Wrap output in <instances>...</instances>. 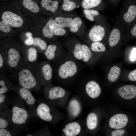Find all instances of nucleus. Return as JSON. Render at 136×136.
Returning a JSON list of instances; mask_svg holds the SVG:
<instances>
[{
  "mask_svg": "<svg viewBox=\"0 0 136 136\" xmlns=\"http://www.w3.org/2000/svg\"><path fill=\"white\" fill-rule=\"evenodd\" d=\"M37 67L28 64L23 60L16 72L17 85L31 91H39L43 85Z\"/></svg>",
  "mask_w": 136,
  "mask_h": 136,
  "instance_id": "obj_1",
  "label": "nucleus"
},
{
  "mask_svg": "<svg viewBox=\"0 0 136 136\" xmlns=\"http://www.w3.org/2000/svg\"><path fill=\"white\" fill-rule=\"evenodd\" d=\"M10 101L12 105L10 117L12 126L18 130H24L27 128L32 117L25 107L23 100L18 95L10 99Z\"/></svg>",
  "mask_w": 136,
  "mask_h": 136,
  "instance_id": "obj_2",
  "label": "nucleus"
},
{
  "mask_svg": "<svg viewBox=\"0 0 136 136\" xmlns=\"http://www.w3.org/2000/svg\"><path fill=\"white\" fill-rule=\"evenodd\" d=\"M56 68V76L63 80L72 79L78 75L81 70L80 61L75 59L68 52L58 60Z\"/></svg>",
  "mask_w": 136,
  "mask_h": 136,
  "instance_id": "obj_3",
  "label": "nucleus"
},
{
  "mask_svg": "<svg viewBox=\"0 0 136 136\" xmlns=\"http://www.w3.org/2000/svg\"><path fill=\"white\" fill-rule=\"evenodd\" d=\"M6 59L7 66L12 72H15L23 60L21 49L13 42L4 43L1 48Z\"/></svg>",
  "mask_w": 136,
  "mask_h": 136,
  "instance_id": "obj_4",
  "label": "nucleus"
},
{
  "mask_svg": "<svg viewBox=\"0 0 136 136\" xmlns=\"http://www.w3.org/2000/svg\"><path fill=\"white\" fill-rule=\"evenodd\" d=\"M65 45L68 52L79 61L87 63L92 59L93 51L90 48L78 40H69L65 42Z\"/></svg>",
  "mask_w": 136,
  "mask_h": 136,
  "instance_id": "obj_5",
  "label": "nucleus"
},
{
  "mask_svg": "<svg viewBox=\"0 0 136 136\" xmlns=\"http://www.w3.org/2000/svg\"><path fill=\"white\" fill-rule=\"evenodd\" d=\"M13 4L12 2H3L2 6L4 9L1 13V19L7 22L12 27L20 28L24 24V19L21 15L12 11Z\"/></svg>",
  "mask_w": 136,
  "mask_h": 136,
  "instance_id": "obj_6",
  "label": "nucleus"
},
{
  "mask_svg": "<svg viewBox=\"0 0 136 136\" xmlns=\"http://www.w3.org/2000/svg\"><path fill=\"white\" fill-rule=\"evenodd\" d=\"M13 90L25 102L32 117L35 116L38 100L35 98L31 91L19 85L14 84Z\"/></svg>",
  "mask_w": 136,
  "mask_h": 136,
  "instance_id": "obj_7",
  "label": "nucleus"
},
{
  "mask_svg": "<svg viewBox=\"0 0 136 136\" xmlns=\"http://www.w3.org/2000/svg\"><path fill=\"white\" fill-rule=\"evenodd\" d=\"M38 69L41 82L45 88L51 85V84L53 70L49 61H44L38 66Z\"/></svg>",
  "mask_w": 136,
  "mask_h": 136,
  "instance_id": "obj_8",
  "label": "nucleus"
},
{
  "mask_svg": "<svg viewBox=\"0 0 136 136\" xmlns=\"http://www.w3.org/2000/svg\"><path fill=\"white\" fill-rule=\"evenodd\" d=\"M65 53L60 44L53 42L48 45L44 54L47 61L52 62L57 61Z\"/></svg>",
  "mask_w": 136,
  "mask_h": 136,
  "instance_id": "obj_9",
  "label": "nucleus"
},
{
  "mask_svg": "<svg viewBox=\"0 0 136 136\" xmlns=\"http://www.w3.org/2000/svg\"><path fill=\"white\" fill-rule=\"evenodd\" d=\"M37 102L35 116H36L39 118L45 121H52L53 117L50 106L40 100H38Z\"/></svg>",
  "mask_w": 136,
  "mask_h": 136,
  "instance_id": "obj_10",
  "label": "nucleus"
},
{
  "mask_svg": "<svg viewBox=\"0 0 136 136\" xmlns=\"http://www.w3.org/2000/svg\"><path fill=\"white\" fill-rule=\"evenodd\" d=\"M18 8L22 9L31 13L37 14L41 9L38 1L35 0H13Z\"/></svg>",
  "mask_w": 136,
  "mask_h": 136,
  "instance_id": "obj_11",
  "label": "nucleus"
},
{
  "mask_svg": "<svg viewBox=\"0 0 136 136\" xmlns=\"http://www.w3.org/2000/svg\"><path fill=\"white\" fill-rule=\"evenodd\" d=\"M41 9L52 14L61 9V0H40L38 1Z\"/></svg>",
  "mask_w": 136,
  "mask_h": 136,
  "instance_id": "obj_12",
  "label": "nucleus"
},
{
  "mask_svg": "<svg viewBox=\"0 0 136 136\" xmlns=\"http://www.w3.org/2000/svg\"><path fill=\"white\" fill-rule=\"evenodd\" d=\"M45 95L50 101H54L63 97L65 95L66 91L59 86L51 85L45 88Z\"/></svg>",
  "mask_w": 136,
  "mask_h": 136,
  "instance_id": "obj_13",
  "label": "nucleus"
},
{
  "mask_svg": "<svg viewBox=\"0 0 136 136\" xmlns=\"http://www.w3.org/2000/svg\"><path fill=\"white\" fill-rule=\"evenodd\" d=\"M25 49L21 50L23 60L26 63L34 65L37 60L38 50L34 46H27Z\"/></svg>",
  "mask_w": 136,
  "mask_h": 136,
  "instance_id": "obj_14",
  "label": "nucleus"
},
{
  "mask_svg": "<svg viewBox=\"0 0 136 136\" xmlns=\"http://www.w3.org/2000/svg\"><path fill=\"white\" fill-rule=\"evenodd\" d=\"M106 34L105 28L99 25L93 26L90 30L88 36L92 42H100L104 38Z\"/></svg>",
  "mask_w": 136,
  "mask_h": 136,
  "instance_id": "obj_15",
  "label": "nucleus"
},
{
  "mask_svg": "<svg viewBox=\"0 0 136 136\" xmlns=\"http://www.w3.org/2000/svg\"><path fill=\"white\" fill-rule=\"evenodd\" d=\"M128 120V117L125 115L123 114H118L111 118L109 124L110 127L112 128H122L126 125Z\"/></svg>",
  "mask_w": 136,
  "mask_h": 136,
  "instance_id": "obj_16",
  "label": "nucleus"
},
{
  "mask_svg": "<svg viewBox=\"0 0 136 136\" xmlns=\"http://www.w3.org/2000/svg\"><path fill=\"white\" fill-rule=\"evenodd\" d=\"M55 24L53 18L49 19L46 22L42 30V34L43 39L46 40H51L55 37L53 33V29Z\"/></svg>",
  "mask_w": 136,
  "mask_h": 136,
  "instance_id": "obj_17",
  "label": "nucleus"
},
{
  "mask_svg": "<svg viewBox=\"0 0 136 136\" xmlns=\"http://www.w3.org/2000/svg\"><path fill=\"white\" fill-rule=\"evenodd\" d=\"M118 93L122 98L130 99L136 97V86L132 85H124L119 88Z\"/></svg>",
  "mask_w": 136,
  "mask_h": 136,
  "instance_id": "obj_18",
  "label": "nucleus"
},
{
  "mask_svg": "<svg viewBox=\"0 0 136 136\" xmlns=\"http://www.w3.org/2000/svg\"><path fill=\"white\" fill-rule=\"evenodd\" d=\"M85 88L87 94L93 98L98 97L101 93L100 86L96 82L94 81L88 82L86 85Z\"/></svg>",
  "mask_w": 136,
  "mask_h": 136,
  "instance_id": "obj_19",
  "label": "nucleus"
},
{
  "mask_svg": "<svg viewBox=\"0 0 136 136\" xmlns=\"http://www.w3.org/2000/svg\"><path fill=\"white\" fill-rule=\"evenodd\" d=\"M81 130L80 124L77 122H73L68 124L62 131L66 136H75L80 133Z\"/></svg>",
  "mask_w": 136,
  "mask_h": 136,
  "instance_id": "obj_20",
  "label": "nucleus"
},
{
  "mask_svg": "<svg viewBox=\"0 0 136 136\" xmlns=\"http://www.w3.org/2000/svg\"><path fill=\"white\" fill-rule=\"evenodd\" d=\"M53 19L55 25L65 28H69L73 23V18L59 15L55 17Z\"/></svg>",
  "mask_w": 136,
  "mask_h": 136,
  "instance_id": "obj_21",
  "label": "nucleus"
},
{
  "mask_svg": "<svg viewBox=\"0 0 136 136\" xmlns=\"http://www.w3.org/2000/svg\"><path fill=\"white\" fill-rule=\"evenodd\" d=\"M1 112L0 115V129L8 128L12 126L10 117V109L8 108Z\"/></svg>",
  "mask_w": 136,
  "mask_h": 136,
  "instance_id": "obj_22",
  "label": "nucleus"
},
{
  "mask_svg": "<svg viewBox=\"0 0 136 136\" xmlns=\"http://www.w3.org/2000/svg\"><path fill=\"white\" fill-rule=\"evenodd\" d=\"M14 84L4 75H0V94L6 93L8 91L13 90Z\"/></svg>",
  "mask_w": 136,
  "mask_h": 136,
  "instance_id": "obj_23",
  "label": "nucleus"
},
{
  "mask_svg": "<svg viewBox=\"0 0 136 136\" xmlns=\"http://www.w3.org/2000/svg\"><path fill=\"white\" fill-rule=\"evenodd\" d=\"M118 28H115L111 31L109 38V46L113 47L116 46L119 42L121 37V32Z\"/></svg>",
  "mask_w": 136,
  "mask_h": 136,
  "instance_id": "obj_24",
  "label": "nucleus"
},
{
  "mask_svg": "<svg viewBox=\"0 0 136 136\" xmlns=\"http://www.w3.org/2000/svg\"><path fill=\"white\" fill-rule=\"evenodd\" d=\"M79 5L78 0H61V9L66 12L71 11Z\"/></svg>",
  "mask_w": 136,
  "mask_h": 136,
  "instance_id": "obj_25",
  "label": "nucleus"
},
{
  "mask_svg": "<svg viewBox=\"0 0 136 136\" xmlns=\"http://www.w3.org/2000/svg\"><path fill=\"white\" fill-rule=\"evenodd\" d=\"M136 17V6L131 5L128 8L127 11L123 16V19L124 22L130 23L132 22Z\"/></svg>",
  "mask_w": 136,
  "mask_h": 136,
  "instance_id": "obj_26",
  "label": "nucleus"
},
{
  "mask_svg": "<svg viewBox=\"0 0 136 136\" xmlns=\"http://www.w3.org/2000/svg\"><path fill=\"white\" fill-rule=\"evenodd\" d=\"M83 21L80 17L77 16L73 18V23L69 28L70 31L72 33L78 35V31L82 27Z\"/></svg>",
  "mask_w": 136,
  "mask_h": 136,
  "instance_id": "obj_27",
  "label": "nucleus"
},
{
  "mask_svg": "<svg viewBox=\"0 0 136 136\" xmlns=\"http://www.w3.org/2000/svg\"><path fill=\"white\" fill-rule=\"evenodd\" d=\"M102 0H81L79 1L82 8L84 9H90L98 6Z\"/></svg>",
  "mask_w": 136,
  "mask_h": 136,
  "instance_id": "obj_28",
  "label": "nucleus"
},
{
  "mask_svg": "<svg viewBox=\"0 0 136 136\" xmlns=\"http://www.w3.org/2000/svg\"><path fill=\"white\" fill-rule=\"evenodd\" d=\"M48 46L46 42L42 38L38 37L34 38L33 46L37 47L41 53H44Z\"/></svg>",
  "mask_w": 136,
  "mask_h": 136,
  "instance_id": "obj_29",
  "label": "nucleus"
},
{
  "mask_svg": "<svg viewBox=\"0 0 136 136\" xmlns=\"http://www.w3.org/2000/svg\"><path fill=\"white\" fill-rule=\"evenodd\" d=\"M120 72L121 70L119 67L116 66H112L108 75V79L112 82H115L118 78Z\"/></svg>",
  "mask_w": 136,
  "mask_h": 136,
  "instance_id": "obj_30",
  "label": "nucleus"
},
{
  "mask_svg": "<svg viewBox=\"0 0 136 136\" xmlns=\"http://www.w3.org/2000/svg\"><path fill=\"white\" fill-rule=\"evenodd\" d=\"M97 118L96 115L91 113L88 115L86 120V124L88 128L90 130L95 129L97 126Z\"/></svg>",
  "mask_w": 136,
  "mask_h": 136,
  "instance_id": "obj_31",
  "label": "nucleus"
},
{
  "mask_svg": "<svg viewBox=\"0 0 136 136\" xmlns=\"http://www.w3.org/2000/svg\"><path fill=\"white\" fill-rule=\"evenodd\" d=\"M11 104L10 99L5 94H0V111L4 109L8 108Z\"/></svg>",
  "mask_w": 136,
  "mask_h": 136,
  "instance_id": "obj_32",
  "label": "nucleus"
},
{
  "mask_svg": "<svg viewBox=\"0 0 136 136\" xmlns=\"http://www.w3.org/2000/svg\"><path fill=\"white\" fill-rule=\"evenodd\" d=\"M90 48L93 52L96 53L103 52L106 50V48L104 45L98 42H92Z\"/></svg>",
  "mask_w": 136,
  "mask_h": 136,
  "instance_id": "obj_33",
  "label": "nucleus"
},
{
  "mask_svg": "<svg viewBox=\"0 0 136 136\" xmlns=\"http://www.w3.org/2000/svg\"><path fill=\"white\" fill-rule=\"evenodd\" d=\"M69 105L73 115L74 116L77 115L80 110V107L78 101L75 99L73 100L70 101Z\"/></svg>",
  "mask_w": 136,
  "mask_h": 136,
  "instance_id": "obj_34",
  "label": "nucleus"
},
{
  "mask_svg": "<svg viewBox=\"0 0 136 136\" xmlns=\"http://www.w3.org/2000/svg\"><path fill=\"white\" fill-rule=\"evenodd\" d=\"M53 33L55 36L64 37L67 35V32L65 28L55 25Z\"/></svg>",
  "mask_w": 136,
  "mask_h": 136,
  "instance_id": "obj_35",
  "label": "nucleus"
},
{
  "mask_svg": "<svg viewBox=\"0 0 136 136\" xmlns=\"http://www.w3.org/2000/svg\"><path fill=\"white\" fill-rule=\"evenodd\" d=\"M11 26L6 22L2 20L0 21L1 31L6 34H9L11 32Z\"/></svg>",
  "mask_w": 136,
  "mask_h": 136,
  "instance_id": "obj_36",
  "label": "nucleus"
},
{
  "mask_svg": "<svg viewBox=\"0 0 136 136\" xmlns=\"http://www.w3.org/2000/svg\"><path fill=\"white\" fill-rule=\"evenodd\" d=\"M7 65L6 61L5 56L2 49L1 48L0 52V69L2 71Z\"/></svg>",
  "mask_w": 136,
  "mask_h": 136,
  "instance_id": "obj_37",
  "label": "nucleus"
},
{
  "mask_svg": "<svg viewBox=\"0 0 136 136\" xmlns=\"http://www.w3.org/2000/svg\"><path fill=\"white\" fill-rule=\"evenodd\" d=\"M12 131L5 128L0 129V136H11L13 135Z\"/></svg>",
  "mask_w": 136,
  "mask_h": 136,
  "instance_id": "obj_38",
  "label": "nucleus"
},
{
  "mask_svg": "<svg viewBox=\"0 0 136 136\" xmlns=\"http://www.w3.org/2000/svg\"><path fill=\"white\" fill-rule=\"evenodd\" d=\"M83 12L86 17L87 19L92 21H94V16L90 13L89 9H84L83 10Z\"/></svg>",
  "mask_w": 136,
  "mask_h": 136,
  "instance_id": "obj_39",
  "label": "nucleus"
},
{
  "mask_svg": "<svg viewBox=\"0 0 136 136\" xmlns=\"http://www.w3.org/2000/svg\"><path fill=\"white\" fill-rule=\"evenodd\" d=\"M24 40V43L25 45L27 46H33L34 38L33 36L25 38Z\"/></svg>",
  "mask_w": 136,
  "mask_h": 136,
  "instance_id": "obj_40",
  "label": "nucleus"
},
{
  "mask_svg": "<svg viewBox=\"0 0 136 136\" xmlns=\"http://www.w3.org/2000/svg\"><path fill=\"white\" fill-rule=\"evenodd\" d=\"M125 131L123 129H117L112 132V136H121L125 133Z\"/></svg>",
  "mask_w": 136,
  "mask_h": 136,
  "instance_id": "obj_41",
  "label": "nucleus"
},
{
  "mask_svg": "<svg viewBox=\"0 0 136 136\" xmlns=\"http://www.w3.org/2000/svg\"><path fill=\"white\" fill-rule=\"evenodd\" d=\"M128 78L130 81H136V69L131 71L129 73Z\"/></svg>",
  "mask_w": 136,
  "mask_h": 136,
  "instance_id": "obj_42",
  "label": "nucleus"
},
{
  "mask_svg": "<svg viewBox=\"0 0 136 136\" xmlns=\"http://www.w3.org/2000/svg\"><path fill=\"white\" fill-rule=\"evenodd\" d=\"M131 60L132 61H134L136 59V48H134L133 49L131 52L130 57Z\"/></svg>",
  "mask_w": 136,
  "mask_h": 136,
  "instance_id": "obj_43",
  "label": "nucleus"
},
{
  "mask_svg": "<svg viewBox=\"0 0 136 136\" xmlns=\"http://www.w3.org/2000/svg\"><path fill=\"white\" fill-rule=\"evenodd\" d=\"M130 32L132 36L136 37V23L131 29Z\"/></svg>",
  "mask_w": 136,
  "mask_h": 136,
  "instance_id": "obj_44",
  "label": "nucleus"
},
{
  "mask_svg": "<svg viewBox=\"0 0 136 136\" xmlns=\"http://www.w3.org/2000/svg\"><path fill=\"white\" fill-rule=\"evenodd\" d=\"M90 13L94 16H98L99 14V13L97 10H92L89 9Z\"/></svg>",
  "mask_w": 136,
  "mask_h": 136,
  "instance_id": "obj_45",
  "label": "nucleus"
},
{
  "mask_svg": "<svg viewBox=\"0 0 136 136\" xmlns=\"http://www.w3.org/2000/svg\"><path fill=\"white\" fill-rule=\"evenodd\" d=\"M3 2H9L10 0H0ZM12 1L13 0H11Z\"/></svg>",
  "mask_w": 136,
  "mask_h": 136,
  "instance_id": "obj_46",
  "label": "nucleus"
},
{
  "mask_svg": "<svg viewBox=\"0 0 136 136\" xmlns=\"http://www.w3.org/2000/svg\"><path fill=\"white\" fill-rule=\"evenodd\" d=\"M33 135H32L31 134H27L26 135V136H32Z\"/></svg>",
  "mask_w": 136,
  "mask_h": 136,
  "instance_id": "obj_47",
  "label": "nucleus"
},
{
  "mask_svg": "<svg viewBox=\"0 0 136 136\" xmlns=\"http://www.w3.org/2000/svg\"><path fill=\"white\" fill-rule=\"evenodd\" d=\"M35 0L38 2V1H39L40 0Z\"/></svg>",
  "mask_w": 136,
  "mask_h": 136,
  "instance_id": "obj_48",
  "label": "nucleus"
}]
</instances>
